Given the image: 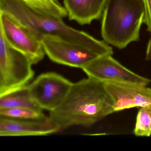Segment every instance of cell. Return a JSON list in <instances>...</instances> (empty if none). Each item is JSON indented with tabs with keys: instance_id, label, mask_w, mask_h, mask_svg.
<instances>
[{
	"instance_id": "1",
	"label": "cell",
	"mask_w": 151,
	"mask_h": 151,
	"mask_svg": "<svg viewBox=\"0 0 151 151\" xmlns=\"http://www.w3.org/2000/svg\"><path fill=\"white\" fill-rule=\"evenodd\" d=\"M114 112V101L104 83L88 77L73 83L64 101L49 117L60 131L78 125L90 127Z\"/></svg>"
},
{
	"instance_id": "2",
	"label": "cell",
	"mask_w": 151,
	"mask_h": 151,
	"mask_svg": "<svg viewBox=\"0 0 151 151\" xmlns=\"http://www.w3.org/2000/svg\"><path fill=\"white\" fill-rule=\"evenodd\" d=\"M0 12L14 17L41 41L45 37H54L88 47L105 55H113V49L104 40L72 28L63 18L41 12L22 0H0Z\"/></svg>"
},
{
	"instance_id": "3",
	"label": "cell",
	"mask_w": 151,
	"mask_h": 151,
	"mask_svg": "<svg viewBox=\"0 0 151 151\" xmlns=\"http://www.w3.org/2000/svg\"><path fill=\"white\" fill-rule=\"evenodd\" d=\"M144 17L142 0H107L102 15L101 37L108 44L123 49L139 40Z\"/></svg>"
},
{
	"instance_id": "4",
	"label": "cell",
	"mask_w": 151,
	"mask_h": 151,
	"mask_svg": "<svg viewBox=\"0 0 151 151\" xmlns=\"http://www.w3.org/2000/svg\"><path fill=\"white\" fill-rule=\"evenodd\" d=\"M29 58L9 45L0 32V96L28 85L34 72Z\"/></svg>"
},
{
	"instance_id": "5",
	"label": "cell",
	"mask_w": 151,
	"mask_h": 151,
	"mask_svg": "<svg viewBox=\"0 0 151 151\" xmlns=\"http://www.w3.org/2000/svg\"><path fill=\"white\" fill-rule=\"evenodd\" d=\"M42 43L46 54L51 60L82 69L95 59L106 55L88 47L54 37H45Z\"/></svg>"
},
{
	"instance_id": "6",
	"label": "cell",
	"mask_w": 151,
	"mask_h": 151,
	"mask_svg": "<svg viewBox=\"0 0 151 151\" xmlns=\"http://www.w3.org/2000/svg\"><path fill=\"white\" fill-rule=\"evenodd\" d=\"M0 32L9 45L26 55L32 64L44 59L46 54L42 41L14 17L0 12Z\"/></svg>"
},
{
	"instance_id": "7",
	"label": "cell",
	"mask_w": 151,
	"mask_h": 151,
	"mask_svg": "<svg viewBox=\"0 0 151 151\" xmlns=\"http://www.w3.org/2000/svg\"><path fill=\"white\" fill-rule=\"evenodd\" d=\"M72 85L63 76L47 72L40 75L28 87L32 98L40 107L51 112L61 105Z\"/></svg>"
},
{
	"instance_id": "8",
	"label": "cell",
	"mask_w": 151,
	"mask_h": 151,
	"mask_svg": "<svg viewBox=\"0 0 151 151\" xmlns=\"http://www.w3.org/2000/svg\"><path fill=\"white\" fill-rule=\"evenodd\" d=\"M89 77L103 83L114 82L147 86L150 79L132 72L112 57L101 56L82 69Z\"/></svg>"
},
{
	"instance_id": "9",
	"label": "cell",
	"mask_w": 151,
	"mask_h": 151,
	"mask_svg": "<svg viewBox=\"0 0 151 151\" xmlns=\"http://www.w3.org/2000/svg\"><path fill=\"white\" fill-rule=\"evenodd\" d=\"M104 84L113 99L115 112L135 107H151V88L147 86L114 82Z\"/></svg>"
},
{
	"instance_id": "10",
	"label": "cell",
	"mask_w": 151,
	"mask_h": 151,
	"mask_svg": "<svg viewBox=\"0 0 151 151\" xmlns=\"http://www.w3.org/2000/svg\"><path fill=\"white\" fill-rule=\"evenodd\" d=\"M59 131L49 116L29 119L0 116L1 137L45 136Z\"/></svg>"
},
{
	"instance_id": "11",
	"label": "cell",
	"mask_w": 151,
	"mask_h": 151,
	"mask_svg": "<svg viewBox=\"0 0 151 151\" xmlns=\"http://www.w3.org/2000/svg\"><path fill=\"white\" fill-rule=\"evenodd\" d=\"M70 21L90 24L102 17L107 0H63Z\"/></svg>"
},
{
	"instance_id": "12",
	"label": "cell",
	"mask_w": 151,
	"mask_h": 151,
	"mask_svg": "<svg viewBox=\"0 0 151 151\" xmlns=\"http://www.w3.org/2000/svg\"><path fill=\"white\" fill-rule=\"evenodd\" d=\"M17 108L43 110L32 98L28 85L0 96V109Z\"/></svg>"
},
{
	"instance_id": "13",
	"label": "cell",
	"mask_w": 151,
	"mask_h": 151,
	"mask_svg": "<svg viewBox=\"0 0 151 151\" xmlns=\"http://www.w3.org/2000/svg\"><path fill=\"white\" fill-rule=\"evenodd\" d=\"M133 132L139 137L151 136V107L140 108L137 115Z\"/></svg>"
},
{
	"instance_id": "14",
	"label": "cell",
	"mask_w": 151,
	"mask_h": 151,
	"mask_svg": "<svg viewBox=\"0 0 151 151\" xmlns=\"http://www.w3.org/2000/svg\"><path fill=\"white\" fill-rule=\"evenodd\" d=\"M0 116L17 119H39L45 117L42 110L26 108L0 109Z\"/></svg>"
},
{
	"instance_id": "15",
	"label": "cell",
	"mask_w": 151,
	"mask_h": 151,
	"mask_svg": "<svg viewBox=\"0 0 151 151\" xmlns=\"http://www.w3.org/2000/svg\"><path fill=\"white\" fill-rule=\"evenodd\" d=\"M23 1L26 2L27 4L34 8L47 14H50L52 15L58 17H66L68 16V12L67 11H63L56 8L55 7L49 5L41 0H22Z\"/></svg>"
},
{
	"instance_id": "16",
	"label": "cell",
	"mask_w": 151,
	"mask_h": 151,
	"mask_svg": "<svg viewBox=\"0 0 151 151\" xmlns=\"http://www.w3.org/2000/svg\"><path fill=\"white\" fill-rule=\"evenodd\" d=\"M145 9L144 23L146 25L147 31L151 33V0H142Z\"/></svg>"
},
{
	"instance_id": "17",
	"label": "cell",
	"mask_w": 151,
	"mask_h": 151,
	"mask_svg": "<svg viewBox=\"0 0 151 151\" xmlns=\"http://www.w3.org/2000/svg\"><path fill=\"white\" fill-rule=\"evenodd\" d=\"M44 2L51 5L55 7L56 8L60 10H63V11H67L66 9L57 0H41Z\"/></svg>"
},
{
	"instance_id": "18",
	"label": "cell",
	"mask_w": 151,
	"mask_h": 151,
	"mask_svg": "<svg viewBox=\"0 0 151 151\" xmlns=\"http://www.w3.org/2000/svg\"><path fill=\"white\" fill-rule=\"evenodd\" d=\"M146 60H147L151 61V37L149 40L147 44L146 55Z\"/></svg>"
}]
</instances>
